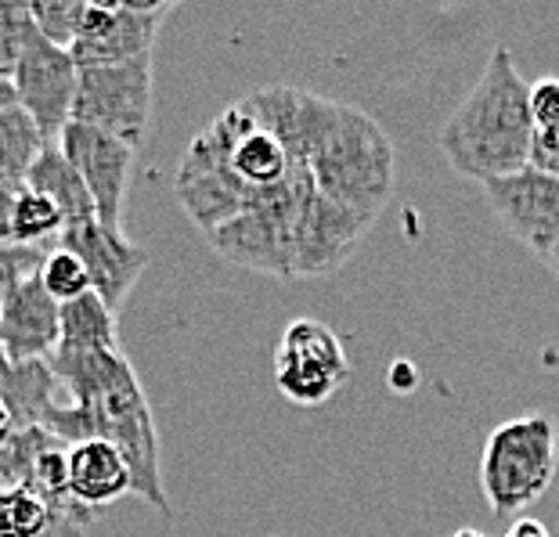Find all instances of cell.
<instances>
[{
    "label": "cell",
    "mask_w": 559,
    "mask_h": 537,
    "mask_svg": "<svg viewBox=\"0 0 559 537\" xmlns=\"http://www.w3.org/2000/svg\"><path fill=\"white\" fill-rule=\"evenodd\" d=\"M44 145H51V141H44L37 123H33L19 105L0 112V188L19 192V188L26 184L29 166L37 163Z\"/></svg>",
    "instance_id": "obj_18"
},
{
    "label": "cell",
    "mask_w": 559,
    "mask_h": 537,
    "mask_svg": "<svg viewBox=\"0 0 559 537\" xmlns=\"http://www.w3.org/2000/svg\"><path fill=\"white\" fill-rule=\"evenodd\" d=\"M152 83H156V76H152V55L123 65L80 69L73 119L69 123L94 127L102 134L127 141L130 148H138L145 141L152 119Z\"/></svg>",
    "instance_id": "obj_6"
},
{
    "label": "cell",
    "mask_w": 559,
    "mask_h": 537,
    "mask_svg": "<svg viewBox=\"0 0 559 537\" xmlns=\"http://www.w3.org/2000/svg\"><path fill=\"white\" fill-rule=\"evenodd\" d=\"M506 537H552L549 527L542 520H531V516H520L513 520V527L506 530Z\"/></svg>",
    "instance_id": "obj_27"
},
{
    "label": "cell",
    "mask_w": 559,
    "mask_h": 537,
    "mask_svg": "<svg viewBox=\"0 0 559 537\" xmlns=\"http://www.w3.org/2000/svg\"><path fill=\"white\" fill-rule=\"evenodd\" d=\"M527 87L531 83L520 76L513 51L498 44L466 102L448 116L437 134V145L451 170L487 184L527 166L534 138Z\"/></svg>",
    "instance_id": "obj_2"
},
{
    "label": "cell",
    "mask_w": 559,
    "mask_h": 537,
    "mask_svg": "<svg viewBox=\"0 0 559 537\" xmlns=\"http://www.w3.org/2000/svg\"><path fill=\"white\" fill-rule=\"evenodd\" d=\"M527 112H531L534 134L559 138V80L556 76H542L538 83H531Z\"/></svg>",
    "instance_id": "obj_24"
},
{
    "label": "cell",
    "mask_w": 559,
    "mask_h": 537,
    "mask_svg": "<svg viewBox=\"0 0 559 537\" xmlns=\"http://www.w3.org/2000/svg\"><path fill=\"white\" fill-rule=\"evenodd\" d=\"M83 15H87V0H33L29 4V19L37 37L62 47V51L73 47Z\"/></svg>",
    "instance_id": "obj_22"
},
{
    "label": "cell",
    "mask_w": 559,
    "mask_h": 537,
    "mask_svg": "<svg viewBox=\"0 0 559 537\" xmlns=\"http://www.w3.org/2000/svg\"><path fill=\"white\" fill-rule=\"evenodd\" d=\"M451 537H487V534H480V530H459V534H451Z\"/></svg>",
    "instance_id": "obj_32"
},
{
    "label": "cell",
    "mask_w": 559,
    "mask_h": 537,
    "mask_svg": "<svg viewBox=\"0 0 559 537\" xmlns=\"http://www.w3.org/2000/svg\"><path fill=\"white\" fill-rule=\"evenodd\" d=\"M480 188L498 224L545 264L559 249V181L556 177H545L538 170H531V166H523V170L498 177V181H487Z\"/></svg>",
    "instance_id": "obj_9"
},
{
    "label": "cell",
    "mask_w": 559,
    "mask_h": 537,
    "mask_svg": "<svg viewBox=\"0 0 559 537\" xmlns=\"http://www.w3.org/2000/svg\"><path fill=\"white\" fill-rule=\"evenodd\" d=\"M11 433H15V419H11V411L4 408V404H0V448L8 444Z\"/></svg>",
    "instance_id": "obj_29"
},
{
    "label": "cell",
    "mask_w": 559,
    "mask_h": 537,
    "mask_svg": "<svg viewBox=\"0 0 559 537\" xmlns=\"http://www.w3.org/2000/svg\"><path fill=\"white\" fill-rule=\"evenodd\" d=\"M22 188H29V192H37V195H44L47 202H51L66 228L98 220V217H94V202L87 195V188H83L76 170L66 163V155L58 152L55 141H51V145H44V152L37 155V163L29 166L26 184H22Z\"/></svg>",
    "instance_id": "obj_16"
},
{
    "label": "cell",
    "mask_w": 559,
    "mask_h": 537,
    "mask_svg": "<svg viewBox=\"0 0 559 537\" xmlns=\"http://www.w3.org/2000/svg\"><path fill=\"white\" fill-rule=\"evenodd\" d=\"M559 426L552 415L534 411L495 426L484 440L480 491L495 516H520L556 480Z\"/></svg>",
    "instance_id": "obj_4"
},
{
    "label": "cell",
    "mask_w": 559,
    "mask_h": 537,
    "mask_svg": "<svg viewBox=\"0 0 559 537\" xmlns=\"http://www.w3.org/2000/svg\"><path fill=\"white\" fill-rule=\"evenodd\" d=\"M58 246L69 249L87 271L91 293L120 318L127 296L134 293L138 278L148 267V249L130 242L123 228H109L102 220L76 224L58 235Z\"/></svg>",
    "instance_id": "obj_12"
},
{
    "label": "cell",
    "mask_w": 559,
    "mask_h": 537,
    "mask_svg": "<svg viewBox=\"0 0 559 537\" xmlns=\"http://www.w3.org/2000/svg\"><path fill=\"white\" fill-rule=\"evenodd\" d=\"M527 166L545 177H556L559 181V138L549 134H534L531 138V152H527Z\"/></svg>",
    "instance_id": "obj_26"
},
{
    "label": "cell",
    "mask_w": 559,
    "mask_h": 537,
    "mask_svg": "<svg viewBox=\"0 0 559 537\" xmlns=\"http://www.w3.org/2000/svg\"><path fill=\"white\" fill-rule=\"evenodd\" d=\"M58 152L66 155V163L73 166L76 177L87 188L94 202V217L109 228H123V206H127V188L130 170H134V152L127 141L109 138L94 127L69 123L58 134Z\"/></svg>",
    "instance_id": "obj_10"
},
{
    "label": "cell",
    "mask_w": 559,
    "mask_h": 537,
    "mask_svg": "<svg viewBox=\"0 0 559 537\" xmlns=\"http://www.w3.org/2000/svg\"><path fill=\"white\" fill-rule=\"evenodd\" d=\"M15 109V91H11V80L0 76V112Z\"/></svg>",
    "instance_id": "obj_30"
},
{
    "label": "cell",
    "mask_w": 559,
    "mask_h": 537,
    "mask_svg": "<svg viewBox=\"0 0 559 537\" xmlns=\"http://www.w3.org/2000/svg\"><path fill=\"white\" fill-rule=\"evenodd\" d=\"M0 361H4V350H0Z\"/></svg>",
    "instance_id": "obj_33"
},
{
    "label": "cell",
    "mask_w": 559,
    "mask_h": 537,
    "mask_svg": "<svg viewBox=\"0 0 559 537\" xmlns=\"http://www.w3.org/2000/svg\"><path fill=\"white\" fill-rule=\"evenodd\" d=\"M120 350L116 314L98 296L87 293L73 303L58 307V350L55 354H102Z\"/></svg>",
    "instance_id": "obj_17"
},
{
    "label": "cell",
    "mask_w": 559,
    "mask_h": 537,
    "mask_svg": "<svg viewBox=\"0 0 559 537\" xmlns=\"http://www.w3.org/2000/svg\"><path fill=\"white\" fill-rule=\"evenodd\" d=\"M314 199L311 174L293 170L278 188L260 195L257 206H249L239 217L210 231V246L231 264L264 271L275 278H293V238L307 202Z\"/></svg>",
    "instance_id": "obj_5"
},
{
    "label": "cell",
    "mask_w": 559,
    "mask_h": 537,
    "mask_svg": "<svg viewBox=\"0 0 559 537\" xmlns=\"http://www.w3.org/2000/svg\"><path fill=\"white\" fill-rule=\"evenodd\" d=\"M307 174L321 199L372 228L394 195V141L368 112L332 102Z\"/></svg>",
    "instance_id": "obj_3"
},
{
    "label": "cell",
    "mask_w": 559,
    "mask_h": 537,
    "mask_svg": "<svg viewBox=\"0 0 559 537\" xmlns=\"http://www.w3.org/2000/svg\"><path fill=\"white\" fill-rule=\"evenodd\" d=\"M51 246H0V303L11 293V285L37 274Z\"/></svg>",
    "instance_id": "obj_25"
},
{
    "label": "cell",
    "mask_w": 559,
    "mask_h": 537,
    "mask_svg": "<svg viewBox=\"0 0 559 537\" xmlns=\"http://www.w3.org/2000/svg\"><path fill=\"white\" fill-rule=\"evenodd\" d=\"M11 206H15V192L0 188V246H11Z\"/></svg>",
    "instance_id": "obj_28"
},
{
    "label": "cell",
    "mask_w": 559,
    "mask_h": 537,
    "mask_svg": "<svg viewBox=\"0 0 559 537\" xmlns=\"http://www.w3.org/2000/svg\"><path fill=\"white\" fill-rule=\"evenodd\" d=\"M347 346L318 318H296L275 346V386L296 408H318L347 386Z\"/></svg>",
    "instance_id": "obj_7"
},
{
    "label": "cell",
    "mask_w": 559,
    "mask_h": 537,
    "mask_svg": "<svg viewBox=\"0 0 559 537\" xmlns=\"http://www.w3.org/2000/svg\"><path fill=\"white\" fill-rule=\"evenodd\" d=\"M55 509L29 487H0V537H44Z\"/></svg>",
    "instance_id": "obj_20"
},
{
    "label": "cell",
    "mask_w": 559,
    "mask_h": 537,
    "mask_svg": "<svg viewBox=\"0 0 559 537\" xmlns=\"http://www.w3.org/2000/svg\"><path fill=\"white\" fill-rule=\"evenodd\" d=\"M545 267H549V271L556 274V278H559V249H556V253H552L549 260H545Z\"/></svg>",
    "instance_id": "obj_31"
},
{
    "label": "cell",
    "mask_w": 559,
    "mask_h": 537,
    "mask_svg": "<svg viewBox=\"0 0 559 537\" xmlns=\"http://www.w3.org/2000/svg\"><path fill=\"white\" fill-rule=\"evenodd\" d=\"M37 278L44 285V293L51 296V300L62 307V303H73L80 300V296H87L91 293V282H87V271H83L80 260L69 253V249L62 246H51L47 249V256H44V264L37 271Z\"/></svg>",
    "instance_id": "obj_21"
},
{
    "label": "cell",
    "mask_w": 559,
    "mask_h": 537,
    "mask_svg": "<svg viewBox=\"0 0 559 537\" xmlns=\"http://www.w3.org/2000/svg\"><path fill=\"white\" fill-rule=\"evenodd\" d=\"M174 15V4H134V0H109V4H87L69 58L76 69L94 65H123L134 58L152 55L163 22Z\"/></svg>",
    "instance_id": "obj_8"
},
{
    "label": "cell",
    "mask_w": 559,
    "mask_h": 537,
    "mask_svg": "<svg viewBox=\"0 0 559 537\" xmlns=\"http://www.w3.org/2000/svg\"><path fill=\"white\" fill-rule=\"evenodd\" d=\"M76 76L80 69L62 47L33 37L22 51L15 73H11V91H15V105L37 123L44 141H58L73 119Z\"/></svg>",
    "instance_id": "obj_11"
},
{
    "label": "cell",
    "mask_w": 559,
    "mask_h": 537,
    "mask_svg": "<svg viewBox=\"0 0 559 537\" xmlns=\"http://www.w3.org/2000/svg\"><path fill=\"white\" fill-rule=\"evenodd\" d=\"M51 372L69 404H55L44 429L66 448L83 440H105L120 451L130 473V494H138L163 520H174V505L163 487L159 433L152 419L145 386L123 350L102 354H51Z\"/></svg>",
    "instance_id": "obj_1"
},
{
    "label": "cell",
    "mask_w": 559,
    "mask_h": 537,
    "mask_svg": "<svg viewBox=\"0 0 559 537\" xmlns=\"http://www.w3.org/2000/svg\"><path fill=\"white\" fill-rule=\"evenodd\" d=\"M0 404L11 411L15 429L44 426L58 404V379L47 361H0Z\"/></svg>",
    "instance_id": "obj_15"
},
{
    "label": "cell",
    "mask_w": 559,
    "mask_h": 537,
    "mask_svg": "<svg viewBox=\"0 0 559 537\" xmlns=\"http://www.w3.org/2000/svg\"><path fill=\"white\" fill-rule=\"evenodd\" d=\"M62 217L44 195L19 188L11 206V246H55L62 235Z\"/></svg>",
    "instance_id": "obj_19"
},
{
    "label": "cell",
    "mask_w": 559,
    "mask_h": 537,
    "mask_svg": "<svg viewBox=\"0 0 559 537\" xmlns=\"http://www.w3.org/2000/svg\"><path fill=\"white\" fill-rule=\"evenodd\" d=\"M37 37L29 19V4H19V0H0V76L11 80L15 73L26 44Z\"/></svg>",
    "instance_id": "obj_23"
},
{
    "label": "cell",
    "mask_w": 559,
    "mask_h": 537,
    "mask_svg": "<svg viewBox=\"0 0 559 537\" xmlns=\"http://www.w3.org/2000/svg\"><path fill=\"white\" fill-rule=\"evenodd\" d=\"M0 350L8 361H51L58 350V303L37 274L11 285L0 303Z\"/></svg>",
    "instance_id": "obj_13"
},
{
    "label": "cell",
    "mask_w": 559,
    "mask_h": 537,
    "mask_svg": "<svg viewBox=\"0 0 559 537\" xmlns=\"http://www.w3.org/2000/svg\"><path fill=\"white\" fill-rule=\"evenodd\" d=\"M130 494V473L120 451L105 440H83L69 448V498L98 516L112 501Z\"/></svg>",
    "instance_id": "obj_14"
}]
</instances>
